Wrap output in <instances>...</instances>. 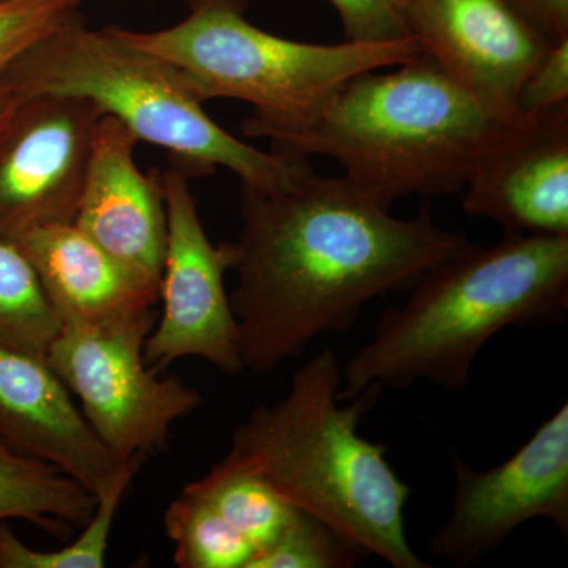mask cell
I'll list each match as a JSON object with an SVG mask.
<instances>
[{"instance_id":"6da1fadb","label":"cell","mask_w":568,"mask_h":568,"mask_svg":"<svg viewBox=\"0 0 568 568\" xmlns=\"http://www.w3.org/2000/svg\"><path fill=\"white\" fill-rule=\"evenodd\" d=\"M242 230L230 295L244 369L263 375L325 332L351 331L369 302L410 290L470 244L428 205L395 219L349 179L312 166L287 185L241 183Z\"/></svg>"},{"instance_id":"7a4b0ae2","label":"cell","mask_w":568,"mask_h":568,"mask_svg":"<svg viewBox=\"0 0 568 568\" xmlns=\"http://www.w3.org/2000/svg\"><path fill=\"white\" fill-rule=\"evenodd\" d=\"M410 290L343 368L339 398L418 381L465 390L478 353L500 331L564 323L568 234L506 233L487 248L469 244Z\"/></svg>"},{"instance_id":"3957f363","label":"cell","mask_w":568,"mask_h":568,"mask_svg":"<svg viewBox=\"0 0 568 568\" xmlns=\"http://www.w3.org/2000/svg\"><path fill=\"white\" fill-rule=\"evenodd\" d=\"M343 369L334 351L313 355L290 392L254 407L234 429L226 458L264 477L287 500L316 515L369 556L395 568H426L407 541L410 497L387 459V447L358 433L386 388L369 386L343 406Z\"/></svg>"},{"instance_id":"277c9868","label":"cell","mask_w":568,"mask_h":568,"mask_svg":"<svg viewBox=\"0 0 568 568\" xmlns=\"http://www.w3.org/2000/svg\"><path fill=\"white\" fill-rule=\"evenodd\" d=\"M506 126L418 52L392 73L351 78L274 152L335 160L388 211L402 197L463 192Z\"/></svg>"},{"instance_id":"5b68a950","label":"cell","mask_w":568,"mask_h":568,"mask_svg":"<svg viewBox=\"0 0 568 568\" xmlns=\"http://www.w3.org/2000/svg\"><path fill=\"white\" fill-rule=\"evenodd\" d=\"M0 88L17 106L37 95L80 97L125 123L138 140L166 149L186 174L233 171L241 183L276 189L310 163L263 152L212 121L185 74L123 39L115 26L93 31L81 14L22 52Z\"/></svg>"},{"instance_id":"8992f818","label":"cell","mask_w":568,"mask_h":568,"mask_svg":"<svg viewBox=\"0 0 568 568\" xmlns=\"http://www.w3.org/2000/svg\"><path fill=\"white\" fill-rule=\"evenodd\" d=\"M185 20L162 31L115 28L134 47L173 63L197 99L241 100L253 108L246 138L272 149L304 125L351 78L416 58V39L384 43H305L276 37L246 20L245 0H186Z\"/></svg>"},{"instance_id":"52a82bcc","label":"cell","mask_w":568,"mask_h":568,"mask_svg":"<svg viewBox=\"0 0 568 568\" xmlns=\"http://www.w3.org/2000/svg\"><path fill=\"white\" fill-rule=\"evenodd\" d=\"M155 323L153 308L106 321H63L47 353L95 435L122 459L168 452L175 422L203 403L181 377L159 376L145 365L144 343Z\"/></svg>"},{"instance_id":"ba28073f","label":"cell","mask_w":568,"mask_h":568,"mask_svg":"<svg viewBox=\"0 0 568 568\" xmlns=\"http://www.w3.org/2000/svg\"><path fill=\"white\" fill-rule=\"evenodd\" d=\"M189 179L175 164L162 173L168 219L160 282L162 313L145 338V365L162 373L175 361L197 357L226 375H239L244 362L224 287V275L233 271L234 245H215L209 239Z\"/></svg>"},{"instance_id":"9c48e42d","label":"cell","mask_w":568,"mask_h":568,"mask_svg":"<svg viewBox=\"0 0 568 568\" xmlns=\"http://www.w3.org/2000/svg\"><path fill=\"white\" fill-rule=\"evenodd\" d=\"M452 511L429 540V555L467 567L530 519H549L568 537V405L491 469H473L452 452Z\"/></svg>"},{"instance_id":"30bf717a","label":"cell","mask_w":568,"mask_h":568,"mask_svg":"<svg viewBox=\"0 0 568 568\" xmlns=\"http://www.w3.org/2000/svg\"><path fill=\"white\" fill-rule=\"evenodd\" d=\"M102 111L89 100L37 95L0 126V235L73 223Z\"/></svg>"},{"instance_id":"8fae6325","label":"cell","mask_w":568,"mask_h":568,"mask_svg":"<svg viewBox=\"0 0 568 568\" xmlns=\"http://www.w3.org/2000/svg\"><path fill=\"white\" fill-rule=\"evenodd\" d=\"M407 33L497 121L517 119L523 82L551 41L510 0H405Z\"/></svg>"},{"instance_id":"7c38bea8","label":"cell","mask_w":568,"mask_h":568,"mask_svg":"<svg viewBox=\"0 0 568 568\" xmlns=\"http://www.w3.org/2000/svg\"><path fill=\"white\" fill-rule=\"evenodd\" d=\"M463 209L521 234H568V103L517 119L470 171Z\"/></svg>"},{"instance_id":"4fadbf2b","label":"cell","mask_w":568,"mask_h":568,"mask_svg":"<svg viewBox=\"0 0 568 568\" xmlns=\"http://www.w3.org/2000/svg\"><path fill=\"white\" fill-rule=\"evenodd\" d=\"M0 440L58 467L99 497L144 455L119 458L71 399L47 354L0 342Z\"/></svg>"},{"instance_id":"5bb4252c","label":"cell","mask_w":568,"mask_h":568,"mask_svg":"<svg viewBox=\"0 0 568 568\" xmlns=\"http://www.w3.org/2000/svg\"><path fill=\"white\" fill-rule=\"evenodd\" d=\"M136 134L103 114L74 224L142 282L159 287L166 254L168 219L162 173H142L134 162Z\"/></svg>"},{"instance_id":"9a60e30c","label":"cell","mask_w":568,"mask_h":568,"mask_svg":"<svg viewBox=\"0 0 568 568\" xmlns=\"http://www.w3.org/2000/svg\"><path fill=\"white\" fill-rule=\"evenodd\" d=\"M63 321H106L151 310L160 290L142 282L74 223L37 227L14 239Z\"/></svg>"},{"instance_id":"2e32d148","label":"cell","mask_w":568,"mask_h":568,"mask_svg":"<svg viewBox=\"0 0 568 568\" xmlns=\"http://www.w3.org/2000/svg\"><path fill=\"white\" fill-rule=\"evenodd\" d=\"M95 508L97 497L74 478L0 440V521L26 519L65 540Z\"/></svg>"},{"instance_id":"e0dca14e","label":"cell","mask_w":568,"mask_h":568,"mask_svg":"<svg viewBox=\"0 0 568 568\" xmlns=\"http://www.w3.org/2000/svg\"><path fill=\"white\" fill-rule=\"evenodd\" d=\"M190 485L256 552L282 534L297 510L264 477L226 457Z\"/></svg>"},{"instance_id":"ac0fdd59","label":"cell","mask_w":568,"mask_h":568,"mask_svg":"<svg viewBox=\"0 0 568 568\" xmlns=\"http://www.w3.org/2000/svg\"><path fill=\"white\" fill-rule=\"evenodd\" d=\"M164 530L181 568H246L256 552L190 484L164 511Z\"/></svg>"},{"instance_id":"d6986e66","label":"cell","mask_w":568,"mask_h":568,"mask_svg":"<svg viewBox=\"0 0 568 568\" xmlns=\"http://www.w3.org/2000/svg\"><path fill=\"white\" fill-rule=\"evenodd\" d=\"M61 325L26 254L0 235V342L47 354Z\"/></svg>"},{"instance_id":"ffe728a7","label":"cell","mask_w":568,"mask_h":568,"mask_svg":"<svg viewBox=\"0 0 568 568\" xmlns=\"http://www.w3.org/2000/svg\"><path fill=\"white\" fill-rule=\"evenodd\" d=\"M144 463H136L122 474L110 488L97 497V508L80 537L52 551L28 547L14 536L7 521H0V568H103L112 523L118 517L125 493Z\"/></svg>"},{"instance_id":"44dd1931","label":"cell","mask_w":568,"mask_h":568,"mask_svg":"<svg viewBox=\"0 0 568 568\" xmlns=\"http://www.w3.org/2000/svg\"><path fill=\"white\" fill-rule=\"evenodd\" d=\"M368 552L327 521L297 508L278 537L246 568H351Z\"/></svg>"},{"instance_id":"7402d4cb","label":"cell","mask_w":568,"mask_h":568,"mask_svg":"<svg viewBox=\"0 0 568 568\" xmlns=\"http://www.w3.org/2000/svg\"><path fill=\"white\" fill-rule=\"evenodd\" d=\"M81 3L82 0H0V81L22 52L77 18ZM13 108L0 88V126Z\"/></svg>"},{"instance_id":"603a6c76","label":"cell","mask_w":568,"mask_h":568,"mask_svg":"<svg viewBox=\"0 0 568 568\" xmlns=\"http://www.w3.org/2000/svg\"><path fill=\"white\" fill-rule=\"evenodd\" d=\"M338 11L346 41L384 43L409 39L403 0H328Z\"/></svg>"},{"instance_id":"cb8c5ba5","label":"cell","mask_w":568,"mask_h":568,"mask_svg":"<svg viewBox=\"0 0 568 568\" xmlns=\"http://www.w3.org/2000/svg\"><path fill=\"white\" fill-rule=\"evenodd\" d=\"M564 103H568V39L552 43L523 82L517 119L534 118Z\"/></svg>"},{"instance_id":"d4e9b609","label":"cell","mask_w":568,"mask_h":568,"mask_svg":"<svg viewBox=\"0 0 568 568\" xmlns=\"http://www.w3.org/2000/svg\"><path fill=\"white\" fill-rule=\"evenodd\" d=\"M551 43L568 39V0H510Z\"/></svg>"},{"instance_id":"484cf974","label":"cell","mask_w":568,"mask_h":568,"mask_svg":"<svg viewBox=\"0 0 568 568\" xmlns=\"http://www.w3.org/2000/svg\"><path fill=\"white\" fill-rule=\"evenodd\" d=\"M403 3H405V0H403Z\"/></svg>"}]
</instances>
